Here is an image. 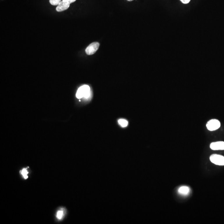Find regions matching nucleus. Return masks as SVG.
<instances>
[{
	"label": "nucleus",
	"instance_id": "1",
	"mask_svg": "<svg viewBox=\"0 0 224 224\" xmlns=\"http://www.w3.org/2000/svg\"><path fill=\"white\" fill-rule=\"evenodd\" d=\"M90 95V88L86 85L81 86L76 93V97L78 99H81L83 98H88Z\"/></svg>",
	"mask_w": 224,
	"mask_h": 224
},
{
	"label": "nucleus",
	"instance_id": "2",
	"mask_svg": "<svg viewBox=\"0 0 224 224\" xmlns=\"http://www.w3.org/2000/svg\"><path fill=\"white\" fill-rule=\"evenodd\" d=\"M210 161L216 165L224 166V157L221 155L214 154L210 156Z\"/></svg>",
	"mask_w": 224,
	"mask_h": 224
},
{
	"label": "nucleus",
	"instance_id": "3",
	"mask_svg": "<svg viewBox=\"0 0 224 224\" xmlns=\"http://www.w3.org/2000/svg\"><path fill=\"white\" fill-rule=\"evenodd\" d=\"M206 127L207 129L210 131H215L220 128L221 127V122L218 120H211L207 122Z\"/></svg>",
	"mask_w": 224,
	"mask_h": 224
},
{
	"label": "nucleus",
	"instance_id": "4",
	"mask_svg": "<svg viewBox=\"0 0 224 224\" xmlns=\"http://www.w3.org/2000/svg\"><path fill=\"white\" fill-rule=\"evenodd\" d=\"M100 44L98 42L92 43L86 49V53L87 55H91L94 54L98 50Z\"/></svg>",
	"mask_w": 224,
	"mask_h": 224
},
{
	"label": "nucleus",
	"instance_id": "5",
	"mask_svg": "<svg viewBox=\"0 0 224 224\" xmlns=\"http://www.w3.org/2000/svg\"><path fill=\"white\" fill-rule=\"evenodd\" d=\"M70 3L68 2L62 1L56 8V10L57 12H62L66 10L69 8Z\"/></svg>",
	"mask_w": 224,
	"mask_h": 224
},
{
	"label": "nucleus",
	"instance_id": "6",
	"mask_svg": "<svg viewBox=\"0 0 224 224\" xmlns=\"http://www.w3.org/2000/svg\"><path fill=\"white\" fill-rule=\"evenodd\" d=\"M210 148L213 150H224V142L220 141L212 143Z\"/></svg>",
	"mask_w": 224,
	"mask_h": 224
},
{
	"label": "nucleus",
	"instance_id": "7",
	"mask_svg": "<svg viewBox=\"0 0 224 224\" xmlns=\"http://www.w3.org/2000/svg\"><path fill=\"white\" fill-rule=\"evenodd\" d=\"M179 193L183 195H187L189 193V188L187 186H182L178 190Z\"/></svg>",
	"mask_w": 224,
	"mask_h": 224
},
{
	"label": "nucleus",
	"instance_id": "8",
	"mask_svg": "<svg viewBox=\"0 0 224 224\" xmlns=\"http://www.w3.org/2000/svg\"><path fill=\"white\" fill-rule=\"evenodd\" d=\"M118 122L119 124L122 127H125L128 125V121L126 120L121 119L119 120L118 121Z\"/></svg>",
	"mask_w": 224,
	"mask_h": 224
},
{
	"label": "nucleus",
	"instance_id": "9",
	"mask_svg": "<svg viewBox=\"0 0 224 224\" xmlns=\"http://www.w3.org/2000/svg\"><path fill=\"white\" fill-rule=\"evenodd\" d=\"M21 173L22 176L24 177V179H28V172L27 169H25V168L22 169V171H21Z\"/></svg>",
	"mask_w": 224,
	"mask_h": 224
},
{
	"label": "nucleus",
	"instance_id": "10",
	"mask_svg": "<svg viewBox=\"0 0 224 224\" xmlns=\"http://www.w3.org/2000/svg\"><path fill=\"white\" fill-rule=\"evenodd\" d=\"M62 0H49V3L51 5L57 6Z\"/></svg>",
	"mask_w": 224,
	"mask_h": 224
},
{
	"label": "nucleus",
	"instance_id": "11",
	"mask_svg": "<svg viewBox=\"0 0 224 224\" xmlns=\"http://www.w3.org/2000/svg\"><path fill=\"white\" fill-rule=\"evenodd\" d=\"M63 211L62 210H59L58 211L57 213V215H56V217L57 218L59 219V220H61L62 218V217L63 216Z\"/></svg>",
	"mask_w": 224,
	"mask_h": 224
},
{
	"label": "nucleus",
	"instance_id": "12",
	"mask_svg": "<svg viewBox=\"0 0 224 224\" xmlns=\"http://www.w3.org/2000/svg\"><path fill=\"white\" fill-rule=\"evenodd\" d=\"M182 3L184 4H187L190 2L191 0H180Z\"/></svg>",
	"mask_w": 224,
	"mask_h": 224
},
{
	"label": "nucleus",
	"instance_id": "13",
	"mask_svg": "<svg viewBox=\"0 0 224 224\" xmlns=\"http://www.w3.org/2000/svg\"><path fill=\"white\" fill-rule=\"evenodd\" d=\"M76 0H69V2L70 3H73L74 2L76 1Z\"/></svg>",
	"mask_w": 224,
	"mask_h": 224
},
{
	"label": "nucleus",
	"instance_id": "14",
	"mask_svg": "<svg viewBox=\"0 0 224 224\" xmlns=\"http://www.w3.org/2000/svg\"><path fill=\"white\" fill-rule=\"evenodd\" d=\"M62 1H67V2L69 1V0H62Z\"/></svg>",
	"mask_w": 224,
	"mask_h": 224
},
{
	"label": "nucleus",
	"instance_id": "15",
	"mask_svg": "<svg viewBox=\"0 0 224 224\" xmlns=\"http://www.w3.org/2000/svg\"><path fill=\"white\" fill-rule=\"evenodd\" d=\"M127 1H134V0H127Z\"/></svg>",
	"mask_w": 224,
	"mask_h": 224
}]
</instances>
